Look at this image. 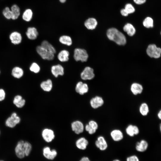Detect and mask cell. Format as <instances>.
<instances>
[{
  "label": "cell",
  "instance_id": "22",
  "mask_svg": "<svg viewBox=\"0 0 161 161\" xmlns=\"http://www.w3.org/2000/svg\"><path fill=\"white\" fill-rule=\"evenodd\" d=\"M148 146L147 142L144 140H142L137 143L135 148L138 152H144L147 150Z\"/></svg>",
  "mask_w": 161,
  "mask_h": 161
},
{
  "label": "cell",
  "instance_id": "34",
  "mask_svg": "<svg viewBox=\"0 0 161 161\" xmlns=\"http://www.w3.org/2000/svg\"><path fill=\"white\" fill-rule=\"evenodd\" d=\"M143 24L146 28H152L153 27V20L151 17H147L143 21Z\"/></svg>",
  "mask_w": 161,
  "mask_h": 161
},
{
  "label": "cell",
  "instance_id": "19",
  "mask_svg": "<svg viewBox=\"0 0 161 161\" xmlns=\"http://www.w3.org/2000/svg\"><path fill=\"white\" fill-rule=\"evenodd\" d=\"M24 141L23 140L19 141L18 142L15 148L16 155L18 158H23L25 156L22 148Z\"/></svg>",
  "mask_w": 161,
  "mask_h": 161
},
{
  "label": "cell",
  "instance_id": "32",
  "mask_svg": "<svg viewBox=\"0 0 161 161\" xmlns=\"http://www.w3.org/2000/svg\"><path fill=\"white\" fill-rule=\"evenodd\" d=\"M22 148L25 156H28L32 149V147L31 144L28 142L24 141Z\"/></svg>",
  "mask_w": 161,
  "mask_h": 161
},
{
  "label": "cell",
  "instance_id": "20",
  "mask_svg": "<svg viewBox=\"0 0 161 161\" xmlns=\"http://www.w3.org/2000/svg\"><path fill=\"white\" fill-rule=\"evenodd\" d=\"M33 15V12L31 9L30 8L26 9L22 14V18L25 22H30L32 19Z\"/></svg>",
  "mask_w": 161,
  "mask_h": 161
},
{
  "label": "cell",
  "instance_id": "1",
  "mask_svg": "<svg viewBox=\"0 0 161 161\" xmlns=\"http://www.w3.org/2000/svg\"><path fill=\"white\" fill-rule=\"evenodd\" d=\"M107 36L110 40L119 45H124L126 43V39L124 35L114 28L109 29L107 32Z\"/></svg>",
  "mask_w": 161,
  "mask_h": 161
},
{
  "label": "cell",
  "instance_id": "39",
  "mask_svg": "<svg viewBox=\"0 0 161 161\" xmlns=\"http://www.w3.org/2000/svg\"><path fill=\"white\" fill-rule=\"evenodd\" d=\"M86 130L89 133L91 134H92L95 133L96 130L92 128L88 124H87L85 127Z\"/></svg>",
  "mask_w": 161,
  "mask_h": 161
},
{
  "label": "cell",
  "instance_id": "14",
  "mask_svg": "<svg viewBox=\"0 0 161 161\" xmlns=\"http://www.w3.org/2000/svg\"><path fill=\"white\" fill-rule=\"evenodd\" d=\"M10 9L12 14L11 19L13 20L17 19L21 14V10L19 6L14 4L11 6Z\"/></svg>",
  "mask_w": 161,
  "mask_h": 161
},
{
  "label": "cell",
  "instance_id": "5",
  "mask_svg": "<svg viewBox=\"0 0 161 161\" xmlns=\"http://www.w3.org/2000/svg\"><path fill=\"white\" fill-rule=\"evenodd\" d=\"M146 52L150 57L157 58L160 56L161 49L160 48L157 47L154 44H151L148 47Z\"/></svg>",
  "mask_w": 161,
  "mask_h": 161
},
{
  "label": "cell",
  "instance_id": "13",
  "mask_svg": "<svg viewBox=\"0 0 161 161\" xmlns=\"http://www.w3.org/2000/svg\"><path fill=\"white\" fill-rule=\"evenodd\" d=\"M96 146L100 150L104 151L108 147V144L104 137L102 136L98 137L95 142Z\"/></svg>",
  "mask_w": 161,
  "mask_h": 161
},
{
  "label": "cell",
  "instance_id": "10",
  "mask_svg": "<svg viewBox=\"0 0 161 161\" xmlns=\"http://www.w3.org/2000/svg\"><path fill=\"white\" fill-rule=\"evenodd\" d=\"M72 130L77 134L82 133L83 131L84 126L82 122L77 120L73 122L71 124Z\"/></svg>",
  "mask_w": 161,
  "mask_h": 161
},
{
  "label": "cell",
  "instance_id": "16",
  "mask_svg": "<svg viewBox=\"0 0 161 161\" xmlns=\"http://www.w3.org/2000/svg\"><path fill=\"white\" fill-rule=\"evenodd\" d=\"M51 72L52 74L56 78L59 75H63L64 73V68L59 64L52 66Z\"/></svg>",
  "mask_w": 161,
  "mask_h": 161
},
{
  "label": "cell",
  "instance_id": "29",
  "mask_svg": "<svg viewBox=\"0 0 161 161\" xmlns=\"http://www.w3.org/2000/svg\"><path fill=\"white\" fill-rule=\"evenodd\" d=\"M139 110L140 114L144 116L147 115L149 111L148 105L144 102L142 103L140 105Z\"/></svg>",
  "mask_w": 161,
  "mask_h": 161
},
{
  "label": "cell",
  "instance_id": "21",
  "mask_svg": "<svg viewBox=\"0 0 161 161\" xmlns=\"http://www.w3.org/2000/svg\"><path fill=\"white\" fill-rule=\"evenodd\" d=\"M85 27L88 30H93L96 27L97 24V20L94 18H90L86 19L84 22Z\"/></svg>",
  "mask_w": 161,
  "mask_h": 161
},
{
  "label": "cell",
  "instance_id": "7",
  "mask_svg": "<svg viewBox=\"0 0 161 161\" xmlns=\"http://www.w3.org/2000/svg\"><path fill=\"white\" fill-rule=\"evenodd\" d=\"M42 136L44 140L47 142H51L54 138L55 135L54 131L49 129H45L42 131Z\"/></svg>",
  "mask_w": 161,
  "mask_h": 161
},
{
  "label": "cell",
  "instance_id": "23",
  "mask_svg": "<svg viewBox=\"0 0 161 161\" xmlns=\"http://www.w3.org/2000/svg\"><path fill=\"white\" fill-rule=\"evenodd\" d=\"M131 91L135 95L141 94L143 92V88L142 85L137 83H132L131 86Z\"/></svg>",
  "mask_w": 161,
  "mask_h": 161
},
{
  "label": "cell",
  "instance_id": "41",
  "mask_svg": "<svg viewBox=\"0 0 161 161\" xmlns=\"http://www.w3.org/2000/svg\"><path fill=\"white\" fill-rule=\"evenodd\" d=\"M126 161H139V160L137 156L133 155L127 157Z\"/></svg>",
  "mask_w": 161,
  "mask_h": 161
},
{
  "label": "cell",
  "instance_id": "24",
  "mask_svg": "<svg viewBox=\"0 0 161 161\" xmlns=\"http://www.w3.org/2000/svg\"><path fill=\"white\" fill-rule=\"evenodd\" d=\"M24 74L23 69L19 66H15L12 70L11 75L13 77L16 78H20L23 76Z\"/></svg>",
  "mask_w": 161,
  "mask_h": 161
},
{
  "label": "cell",
  "instance_id": "35",
  "mask_svg": "<svg viewBox=\"0 0 161 161\" xmlns=\"http://www.w3.org/2000/svg\"><path fill=\"white\" fill-rule=\"evenodd\" d=\"M29 69L31 72L35 73H37L40 72V68L37 63L33 62L30 66Z\"/></svg>",
  "mask_w": 161,
  "mask_h": 161
},
{
  "label": "cell",
  "instance_id": "37",
  "mask_svg": "<svg viewBox=\"0 0 161 161\" xmlns=\"http://www.w3.org/2000/svg\"><path fill=\"white\" fill-rule=\"evenodd\" d=\"M124 9L129 14L132 13L135 11L134 7L130 3H128L126 4Z\"/></svg>",
  "mask_w": 161,
  "mask_h": 161
},
{
  "label": "cell",
  "instance_id": "11",
  "mask_svg": "<svg viewBox=\"0 0 161 161\" xmlns=\"http://www.w3.org/2000/svg\"><path fill=\"white\" fill-rule=\"evenodd\" d=\"M75 90L77 93L82 95L88 92L89 88L87 84L79 81L76 84Z\"/></svg>",
  "mask_w": 161,
  "mask_h": 161
},
{
  "label": "cell",
  "instance_id": "33",
  "mask_svg": "<svg viewBox=\"0 0 161 161\" xmlns=\"http://www.w3.org/2000/svg\"><path fill=\"white\" fill-rule=\"evenodd\" d=\"M2 14L6 19L8 20L11 19V12L9 7H5L2 11Z\"/></svg>",
  "mask_w": 161,
  "mask_h": 161
},
{
  "label": "cell",
  "instance_id": "31",
  "mask_svg": "<svg viewBox=\"0 0 161 161\" xmlns=\"http://www.w3.org/2000/svg\"><path fill=\"white\" fill-rule=\"evenodd\" d=\"M59 41L61 44L68 46H71L72 44V41L71 38L67 35L61 36L59 38Z\"/></svg>",
  "mask_w": 161,
  "mask_h": 161
},
{
  "label": "cell",
  "instance_id": "46",
  "mask_svg": "<svg viewBox=\"0 0 161 161\" xmlns=\"http://www.w3.org/2000/svg\"><path fill=\"white\" fill-rule=\"evenodd\" d=\"M157 117L160 120L161 119V111L160 110L157 114Z\"/></svg>",
  "mask_w": 161,
  "mask_h": 161
},
{
  "label": "cell",
  "instance_id": "43",
  "mask_svg": "<svg viewBox=\"0 0 161 161\" xmlns=\"http://www.w3.org/2000/svg\"><path fill=\"white\" fill-rule=\"evenodd\" d=\"M133 1L136 4L140 5L144 3L146 0H133Z\"/></svg>",
  "mask_w": 161,
  "mask_h": 161
},
{
  "label": "cell",
  "instance_id": "26",
  "mask_svg": "<svg viewBox=\"0 0 161 161\" xmlns=\"http://www.w3.org/2000/svg\"><path fill=\"white\" fill-rule=\"evenodd\" d=\"M88 144V140L84 137H81L78 139L76 142L77 147L79 149L84 150Z\"/></svg>",
  "mask_w": 161,
  "mask_h": 161
},
{
  "label": "cell",
  "instance_id": "25",
  "mask_svg": "<svg viewBox=\"0 0 161 161\" xmlns=\"http://www.w3.org/2000/svg\"><path fill=\"white\" fill-rule=\"evenodd\" d=\"M40 85L41 89L44 91L47 92L50 91L52 87V81L49 79L42 81Z\"/></svg>",
  "mask_w": 161,
  "mask_h": 161
},
{
  "label": "cell",
  "instance_id": "27",
  "mask_svg": "<svg viewBox=\"0 0 161 161\" xmlns=\"http://www.w3.org/2000/svg\"><path fill=\"white\" fill-rule=\"evenodd\" d=\"M69 52L66 50L61 51L58 55V58L61 61L64 62L67 61L69 59Z\"/></svg>",
  "mask_w": 161,
  "mask_h": 161
},
{
  "label": "cell",
  "instance_id": "42",
  "mask_svg": "<svg viewBox=\"0 0 161 161\" xmlns=\"http://www.w3.org/2000/svg\"><path fill=\"white\" fill-rule=\"evenodd\" d=\"M133 128L134 135L138 134L140 132L139 129L138 127L135 125H133Z\"/></svg>",
  "mask_w": 161,
  "mask_h": 161
},
{
  "label": "cell",
  "instance_id": "47",
  "mask_svg": "<svg viewBox=\"0 0 161 161\" xmlns=\"http://www.w3.org/2000/svg\"><path fill=\"white\" fill-rule=\"evenodd\" d=\"M62 3H64L66 2V0H59Z\"/></svg>",
  "mask_w": 161,
  "mask_h": 161
},
{
  "label": "cell",
  "instance_id": "4",
  "mask_svg": "<svg viewBox=\"0 0 161 161\" xmlns=\"http://www.w3.org/2000/svg\"><path fill=\"white\" fill-rule=\"evenodd\" d=\"M36 51L43 59L49 61L52 60L54 58V54L44 48L41 45L37 46Z\"/></svg>",
  "mask_w": 161,
  "mask_h": 161
},
{
  "label": "cell",
  "instance_id": "12",
  "mask_svg": "<svg viewBox=\"0 0 161 161\" xmlns=\"http://www.w3.org/2000/svg\"><path fill=\"white\" fill-rule=\"evenodd\" d=\"M26 34L27 38L31 40L36 39L38 35L37 29L34 27H29L27 29Z\"/></svg>",
  "mask_w": 161,
  "mask_h": 161
},
{
  "label": "cell",
  "instance_id": "15",
  "mask_svg": "<svg viewBox=\"0 0 161 161\" xmlns=\"http://www.w3.org/2000/svg\"><path fill=\"white\" fill-rule=\"evenodd\" d=\"M43 154L44 157L47 159L53 160L56 156L57 152L55 150H51L49 147H46L43 149Z\"/></svg>",
  "mask_w": 161,
  "mask_h": 161
},
{
  "label": "cell",
  "instance_id": "49",
  "mask_svg": "<svg viewBox=\"0 0 161 161\" xmlns=\"http://www.w3.org/2000/svg\"><path fill=\"white\" fill-rule=\"evenodd\" d=\"M0 134H1V131H0Z\"/></svg>",
  "mask_w": 161,
  "mask_h": 161
},
{
  "label": "cell",
  "instance_id": "17",
  "mask_svg": "<svg viewBox=\"0 0 161 161\" xmlns=\"http://www.w3.org/2000/svg\"><path fill=\"white\" fill-rule=\"evenodd\" d=\"M110 136L112 140L116 142L122 140L123 138V134L122 131L119 129H114L110 133Z\"/></svg>",
  "mask_w": 161,
  "mask_h": 161
},
{
  "label": "cell",
  "instance_id": "28",
  "mask_svg": "<svg viewBox=\"0 0 161 161\" xmlns=\"http://www.w3.org/2000/svg\"><path fill=\"white\" fill-rule=\"evenodd\" d=\"M123 30L130 36H133L136 32L135 28L130 23H127L123 27Z\"/></svg>",
  "mask_w": 161,
  "mask_h": 161
},
{
  "label": "cell",
  "instance_id": "48",
  "mask_svg": "<svg viewBox=\"0 0 161 161\" xmlns=\"http://www.w3.org/2000/svg\"><path fill=\"white\" fill-rule=\"evenodd\" d=\"M113 161H120L118 159H115V160H114Z\"/></svg>",
  "mask_w": 161,
  "mask_h": 161
},
{
  "label": "cell",
  "instance_id": "30",
  "mask_svg": "<svg viewBox=\"0 0 161 161\" xmlns=\"http://www.w3.org/2000/svg\"><path fill=\"white\" fill-rule=\"evenodd\" d=\"M41 46L54 54L56 53V50L54 47L47 41H43L42 42Z\"/></svg>",
  "mask_w": 161,
  "mask_h": 161
},
{
  "label": "cell",
  "instance_id": "45",
  "mask_svg": "<svg viewBox=\"0 0 161 161\" xmlns=\"http://www.w3.org/2000/svg\"><path fill=\"white\" fill-rule=\"evenodd\" d=\"M80 161H90V160L88 157H83Z\"/></svg>",
  "mask_w": 161,
  "mask_h": 161
},
{
  "label": "cell",
  "instance_id": "18",
  "mask_svg": "<svg viewBox=\"0 0 161 161\" xmlns=\"http://www.w3.org/2000/svg\"><path fill=\"white\" fill-rule=\"evenodd\" d=\"M13 103L17 107L21 108L25 105L26 100L21 95H18L14 97Z\"/></svg>",
  "mask_w": 161,
  "mask_h": 161
},
{
  "label": "cell",
  "instance_id": "38",
  "mask_svg": "<svg viewBox=\"0 0 161 161\" xmlns=\"http://www.w3.org/2000/svg\"><path fill=\"white\" fill-rule=\"evenodd\" d=\"M88 124L92 128L95 130H97L98 128V126L97 123L94 120H90Z\"/></svg>",
  "mask_w": 161,
  "mask_h": 161
},
{
  "label": "cell",
  "instance_id": "8",
  "mask_svg": "<svg viewBox=\"0 0 161 161\" xmlns=\"http://www.w3.org/2000/svg\"><path fill=\"white\" fill-rule=\"evenodd\" d=\"M9 38L12 43L14 45H18L20 44L22 41V36L19 32L14 31L10 34Z\"/></svg>",
  "mask_w": 161,
  "mask_h": 161
},
{
  "label": "cell",
  "instance_id": "51",
  "mask_svg": "<svg viewBox=\"0 0 161 161\" xmlns=\"http://www.w3.org/2000/svg\"></svg>",
  "mask_w": 161,
  "mask_h": 161
},
{
  "label": "cell",
  "instance_id": "44",
  "mask_svg": "<svg viewBox=\"0 0 161 161\" xmlns=\"http://www.w3.org/2000/svg\"><path fill=\"white\" fill-rule=\"evenodd\" d=\"M120 13L123 16H127L129 15V14L124 8L122 9L121 10Z\"/></svg>",
  "mask_w": 161,
  "mask_h": 161
},
{
  "label": "cell",
  "instance_id": "40",
  "mask_svg": "<svg viewBox=\"0 0 161 161\" xmlns=\"http://www.w3.org/2000/svg\"><path fill=\"white\" fill-rule=\"evenodd\" d=\"M6 93L3 89H0V102L3 101L5 98Z\"/></svg>",
  "mask_w": 161,
  "mask_h": 161
},
{
  "label": "cell",
  "instance_id": "36",
  "mask_svg": "<svg viewBox=\"0 0 161 161\" xmlns=\"http://www.w3.org/2000/svg\"><path fill=\"white\" fill-rule=\"evenodd\" d=\"M133 125L130 124L128 125L126 129V134L129 136L133 137L134 136L133 128Z\"/></svg>",
  "mask_w": 161,
  "mask_h": 161
},
{
  "label": "cell",
  "instance_id": "50",
  "mask_svg": "<svg viewBox=\"0 0 161 161\" xmlns=\"http://www.w3.org/2000/svg\"><path fill=\"white\" fill-rule=\"evenodd\" d=\"M0 73H1V71H0Z\"/></svg>",
  "mask_w": 161,
  "mask_h": 161
},
{
  "label": "cell",
  "instance_id": "6",
  "mask_svg": "<svg viewBox=\"0 0 161 161\" xmlns=\"http://www.w3.org/2000/svg\"><path fill=\"white\" fill-rule=\"evenodd\" d=\"M95 77L93 69L89 66H86L80 74L81 79L84 80L92 79Z\"/></svg>",
  "mask_w": 161,
  "mask_h": 161
},
{
  "label": "cell",
  "instance_id": "2",
  "mask_svg": "<svg viewBox=\"0 0 161 161\" xmlns=\"http://www.w3.org/2000/svg\"><path fill=\"white\" fill-rule=\"evenodd\" d=\"M21 121L20 117L16 112H13L10 116L8 117L5 121L6 126L9 128H13L19 124Z\"/></svg>",
  "mask_w": 161,
  "mask_h": 161
},
{
  "label": "cell",
  "instance_id": "9",
  "mask_svg": "<svg viewBox=\"0 0 161 161\" xmlns=\"http://www.w3.org/2000/svg\"><path fill=\"white\" fill-rule=\"evenodd\" d=\"M90 103L92 108L96 109L103 105L104 100L101 97L96 96L91 99Z\"/></svg>",
  "mask_w": 161,
  "mask_h": 161
},
{
  "label": "cell",
  "instance_id": "3",
  "mask_svg": "<svg viewBox=\"0 0 161 161\" xmlns=\"http://www.w3.org/2000/svg\"><path fill=\"white\" fill-rule=\"evenodd\" d=\"M75 60L77 61L86 62L88 58V55L86 50L84 49L77 48L75 49L73 55Z\"/></svg>",
  "mask_w": 161,
  "mask_h": 161
}]
</instances>
